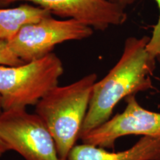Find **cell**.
<instances>
[{"label": "cell", "instance_id": "6", "mask_svg": "<svg viewBox=\"0 0 160 160\" xmlns=\"http://www.w3.org/2000/svg\"><path fill=\"white\" fill-rule=\"evenodd\" d=\"M125 99V111L80 137L82 143L113 149L116 140L125 136L160 137V113L143 108L136 95Z\"/></svg>", "mask_w": 160, "mask_h": 160}, {"label": "cell", "instance_id": "2", "mask_svg": "<svg viewBox=\"0 0 160 160\" xmlns=\"http://www.w3.org/2000/svg\"><path fill=\"white\" fill-rule=\"evenodd\" d=\"M97 79V74L91 73L68 85H58L35 105V113L53 137L62 159L67 160L79 139Z\"/></svg>", "mask_w": 160, "mask_h": 160}, {"label": "cell", "instance_id": "3", "mask_svg": "<svg viewBox=\"0 0 160 160\" xmlns=\"http://www.w3.org/2000/svg\"><path fill=\"white\" fill-rule=\"evenodd\" d=\"M64 73L61 59L53 52L17 66L0 65V95L3 111L36 105L58 86Z\"/></svg>", "mask_w": 160, "mask_h": 160}, {"label": "cell", "instance_id": "5", "mask_svg": "<svg viewBox=\"0 0 160 160\" xmlns=\"http://www.w3.org/2000/svg\"><path fill=\"white\" fill-rule=\"evenodd\" d=\"M93 33V28L77 20H58L51 16L24 26L8 41V45L26 63L48 55L58 44L86 39Z\"/></svg>", "mask_w": 160, "mask_h": 160}, {"label": "cell", "instance_id": "1", "mask_svg": "<svg viewBox=\"0 0 160 160\" xmlns=\"http://www.w3.org/2000/svg\"><path fill=\"white\" fill-rule=\"evenodd\" d=\"M150 37L126 39L117 63L107 75L96 82L80 137L108 121L121 100L153 89L151 77L157 57L147 49Z\"/></svg>", "mask_w": 160, "mask_h": 160}, {"label": "cell", "instance_id": "9", "mask_svg": "<svg viewBox=\"0 0 160 160\" xmlns=\"http://www.w3.org/2000/svg\"><path fill=\"white\" fill-rule=\"evenodd\" d=\"M51 16L48 10L29 4L13 8H0V39L9 41L24 26Z\"/></svg>", "mask_w": 160, "mask_h": 160}, {"label": "cell", "instance_id": "4", "mask_svg": "<svg viewBox=\"0 0 160 160\" xmlns=\"http://www.w3.org/2000/svg\"><path fill=\"white\" fill-rule=\"evenodd\" d=\"M0 138L8 151L17 152L25 160H63L44 122L26 109L2 112Z\"/></svg>", "mask_w": 160, "mask_h": 160}, {"label": "cell", "instance_id": "7", "mask_svg": "<svg viewBox=\"0 0 160 160\" xmlns=\"http://www.w3.org/2000/svg\"><path fill=\"white\" fill-rule=\"evenodd\" d=\"M17 2H29L52 15L76 19L97 31L122 25L128 19L125 8L109 0H0V8Z\"/></svg>", "mask_w": 160, "mask_h": 160}, {"label": "cell", "instance_id": "8", "mask_svg": "<svg viewBox=\"0 0 160 160\" xmlns=\"http://www.w3.org/2000/svg\"><path fill=\"white\" fill-rule=\"evenodd\" d=\"M67 160H160V137H142L131 148L117 153L82 143L73 148Z\"/></svg>", "mask_w": 160, "mask_h": 160}, {"label": "cell", "instance_id": "14", "mask_svg": "<svg viewBox=\"0 0 160 160\" xmlns=\"http://www.w3.org/2000/svg\"><path fill=\"white\" fill-rule=\"evenodd\" d=\"M157 60H158V61H159V63H160V53L159 55H158V57H157Z\"/></svg>", "mask_w": 160, "mask_h": 160}, {"label": "cell", "instance_id": "10", "mask_svg": "<svg viewBox=\"0 0 160 160\" xmlns=\"http://www.w3.org/2000/svg\"><path fill=\"white\" fill-rule=\"evenodd\" d=\"M154 1L157 3L158 11H159V17L157 24L153 26L152 36L150 37L147 49L149 53L157 57L160 53V0H154Z\"/></svg>", "mask_w": 160, "mask_h": 160}, {"label": "cell", "instance_id": "11", "mask_svg": "<svg viewBox=\"0 0 160 160\" xmlns=\"http://www.w3.org/2000/svg\"><path fill=\"white\" fill-rule=\"evenodd\" d=\"M25 63L9 49L8 41L0 39V65L17 66Z\"/></svg>", "mask_w": 160, "mask_h": 160}, {"label": "cell", "instance_id": "13", "mask_svg": "<svg viewBox=\"0 0 160 160\" xmlns=\"http://www.w3.org/2000/svg\"><path fill=\"white\" fill-rule=\"evenodd\" d=\"M2 111H3V109H2V97H1V95H0V115H1L2 112ZM7 151H8L7 148H6V146L5 145V144H4L1 138H0V157H2V156L4 153Z\"/></svg>", "mask_w": 160, "mask_h": 160}, {"label": "cell", "instance_id": "12", "mask_svg": "<svg viewBox=\"0 0 160 160\" xmlns=\"http://www.w3.org/2000/svg\"><path fill=\"white\" fill-rule=\"evenodd\" d=\"M111 2L117 4L118 5L122 6L124 8H125L128 6H131L137 2L138 0H109Z\"/></svg>", "mask_w": 160, "mask_h": 160}]
</instances>
